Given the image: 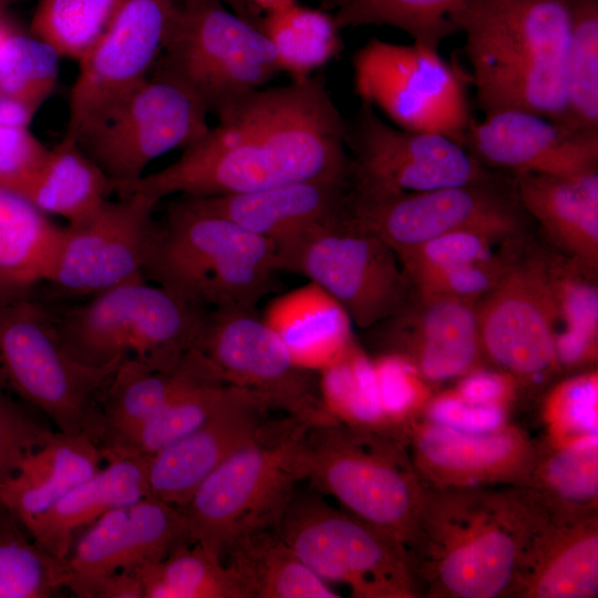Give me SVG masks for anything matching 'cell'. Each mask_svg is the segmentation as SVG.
<instances>
[{
	"mask_svg": "<svg viewBox=\"0 0 598 598\" xmlns=\"http://www.w3.org/2000/svg\"><path fill=\"white\" fill-rule=\"evenodd\" d=\"M281 271L274 244L181 196L155 219L144 277L204 310H257Z\"/></svg>",
	"mask_w": 598,
	"mask_h": 598,
	"instance_id": "obj_4",
	"label": "cell"
},
{
	"mask_svg": "<svg viewBox=\"0 0 598 598\" xmlns=\"http://www.w3.org/2000/svg\"><path fill=\"white\" fill-rule=\"evenodd\" d=\"M61 233L29 200L0 186V276L30 288L45 281Z\"/></svg>",
	"mask_w": 598,
	"mask_h": 598,
	"instance_id": "obj_36",
	"label": "cell"
},
{
	"mask_svg": "<svg viewBox=\"0 0 598 598\" xmlns=\"http://www.w3.org/2000/svg\"><path fill=\"white\" fill-rule=\"evenodd\" d=\"M375 327L383 328L386 352L409 359L425 381L471 372L483 351L471 301L412 291L398 313Z\"/></svg>",
	"mask_w": 598,
	"mask_h": 598,
	"instance_id": "obj_25",
	"label": "cell"
},
{
	"mask_svg": "<svg viewBox=\"0 0 598 598\" xmlns=\"http://www.w3.org/2000/svg\"><path fill=\"white\" fill-rule=\"evenodd\" d=\"M205 357L189 351L172 371H155L133 360H122L100 396L101 440L104 447L152 417L204 365Z\"/></svg>",
	"mask_w": 598,
	"mask_h": 598,
	"instance_id": "obj_33",
	"label": "cell"
},
{
	"mask_svg": "<svg viewBox=\"0 0 598 598\" xmlns=\"http://www.w3.org/2000/svg\"><path fill=\"white\" fill-rule=\"evenodd\" d=\"M450 20L465 37L483 113L522 110L560 122L566 110L564 0H472Z\"/></svg>",
	"mask_w": 598,
	"mask_h": 598,
	"instance_id": "obj_3",
	"label": "cell"
},
{
	"mask_svg": "<svg viewBox=\"0 0 598 598\" xmlns=\"http://www.w3.org/2000/svg\"><path fill=\"white\" fill-rule=\"evenodd\" d=\"M103 460L89 437L54 431L19 471L0 483V505L25 526L87 480Z\"/></svg>",
	"mask_w": 598,
	"mask_h": 598,
	"instance_id": "obj_30",
	"label": "cell"
},
{
	"mask_svg": "<svg viewBox=\"0 0 598 598\" xmlns=\"http://www.w3.org/2000/svg\"><path fill=\"white\" fill-rule=\"evenodd\" d=\"M195 350L226 383L256 391L312 423L332 420L322 405L319 374L293 362L257 310H209Z\"/></svg>",
	"mask_w": 598,
	"mask_h": 598,
	"instance_id": "obj_18",
	"label": "cell"
},
{
	"mask_svg": "<svg viewBox=\"0 0 598 598\" xmlns=\"http://www.w3.org/2000/svg\"><path fill=\"white\" fill-rule=\"evenodd\" d=\"M16 1H19V0H0V11L6 8L7 6L16 2Z\"/></svg>",
	"mask_w": 598,
	"mask_h": 598,
	"instance_id": "obj_59",
	"label": "cell"
},
{
	"mask_svg": "<svg viewBox=\"0 0 598 598\" xmlns=\"http://www.w3.org/2000/svg\"><path fill=\"white\" fill-rule=\"evenodd\" d=\"M223 563L247 598H339L280 537L265 528L235 538Z\"/></svg>",
	"mask_w": 598,
	"mask_h": 598,
	"instance_id": "obj_31",
	"label": "cell"
},
{
	"mask_svg": "<svg viewBox=\"0 0 598 598\" xmlns=\"http://www.w3.org/2000/svg\"><path fill=\"white\" fill-rule=\"evenodd\" d=\"M258 27L270 41L281 72L291 80L313 75L343 50L334 16L298 1L262 14Z\"/></svg>",
	"mask_w": 598,
	"mask_h": 598,
	"instance_id": "obj_35",
	"label": "cell"
},
{
	"mask_svg": "<svg viewBox=\"0 0 598 598\" xmlns=\"http://www.w3.org/2000/svg\"><path fill=\"white\" fill-rule=\"evenodd\" d=\"M89 598H144L143 588L135 569L105 576L93 584Z\"/></svg>",
	"mask_w": 598,
	"mask_h": 598,
	"instance_id": "obj_54",
	"label": "cell"
},
{
	"mask_svg": "<svg viewBox=\"0 0 598 598\" xmlns=\"http://www.w3.org/2000/svg\"><path fill=\"white\" fill-rule=\"evenodd\" d=\"M192 544L183 511L153 496L116 507L86 527L64 558L65 584L76 597L111 574L158 561Z\"/></svg>",
	"mask_w": 598,
	"mask_h": 598,
	"instance_id": "obj_20",
	"label": "cell"
},
{
	"mask_svg": "<svg viewBox=\"0 0 598 598\" xmlns=\"http://www.w3.org/2000/svg\"><path fill=\"white\" fill-rule=\"evenodd\" d=\"M298 466L301 480L409 553L425 488L400 436L337 421L313 423L301 441Z\"/></svg>",
	"mask_w": 598,
	"mask_h": 598,
	"instance_id": "obj_5",
	"label": "cell"
},
{
	"mask_svg": "<svg viewBox=\"0 0 598 598\" xmlns=\"http://www.w3.org/2000/svg\"><path fill=\"white\" fill-rule=\"evenodd\" d=\"M219 1L223 2L225 6L229 7V9L236 14H238L239 17L258 25L261 14L255 11L252 8H250L243 0H219Z\"/></svg>",
	"mask_w": 598,
	"mask_h": 598,
	"instance_id": "obj_56",
	"label": "cell"
},
{
	"mask_svg": "<svg viewBox=\"0 0 598 598\" xmlns=\"http://www.w3.org/2000/svg\"><path fill=\"white\" fill-rule=\"evenodd\" d=\"M48 152L28 126L0 124V186L17 193Z\"/></svg>",
	"mask_w": 598,
	"mask_h": 598,
	"instance_id": "obj_52",
	"label": "cell"
},
{
	"mask_svg": "<svg viewBox=\"0 0 598 598\" xmlns=\"http://www.w3.org/2000/svg\"><path fill=\"white\" fill-rule=\"evenodd\" d=\"M344 215L379 236L396 256L455 231L518 240L532 219L508 178L413 193H369L349 186Z\"/></svg>",
	"mask_w": 598,
	"mask_h": 598,
	"instance_id": "obj_11",
	"label": "cell"
},
{
	"mask_svg": "<svg viewBox=\"0 0 598 598\" xmlns=\"http://www.w3.org/2000/svg\"><path fill=\"white\" fill-rule=\"evenodd\" d=\"M17 193L45 215L61 216L74 225L95 214L113 187L78 141L64 135Z\"/></svg>",
	"mask_w": 598,
	"mask_h": 598,
	"instance_id": "obj_32",
	"label": "cell"
},
{
	"mask_svg": "<svg viewBox=\"0 0 598 598\" xmlns=\"http://www.w3.org/2000/svg\"><path fill=\"white\" fill-rule=\"evenodd\" d=\"M512 241L484 233L455 231L403 251L398 258L411 283L424 275L489 258L496 255L495 245Z\"/></svg>",
	"mask_w": 598,
	"mask_h": 598,
	"instance_id": "obj_48",
	"label": "cell"
},
{
	"mask_svg": "<svg viewBox=\"0 0 598 598\" xmlns=\"http://www.w3.org/2000/svg\"><path fill=\"white\" fill-rule=\"evenodd\" d=\"M568 11L566 110L561 123L598 130V0H564Z\"/></svg>",
	"mask_w": 598,
	"mask_h": 598,
	"instance_id": "obj_40",
	"label": "cell"
},
{
	"mask_svg": "<svg viewBox=\"0 0 598 598\" xmlns=\"http://www.w3.org/2000/svg\"><path fill=\"white\" fill-rule=\"evenodd\" d=\"M598 592L597 515L554 516L533 537L511 594L524 598H592Z\"/></svg>",
	"mask_w": 598,
	"mask_h": 598,
	"instance_id": "obj_26",
	"label": "cell"
},
{
	"mask_svg": "<svg viewBox=\"0 0 598 598\" xmlns=\"http://www.w3.org/2000/svg\"><path fill=\"white\" fill-rule=\"evenodd\" d=\"M518 243L489 258L421 276L411 281L412 290L420 295L476 302L498 281Z\"/></svg>",
	"mask_w": 598,
	"mask_h": 598,
	"instance_id": "obj_49",
	"label": "cell"
},
{
	"mask_svg": "<svg viewBox=\"0 0 598 598\" xmlns=\"http://www.w3.org/2000/svg\"><path fill=\"white\" fill-rule=\"evenodd\" d=\"M420 478L432 488L527 486L539 451L520 430L472 434L415 419L401 430Z\"/></svg>",
	"mask_w": 598,
	"mask_h": 598,
	"instance_id": "obj_21",
	"label": "cell"
},
{
	"mask_svg": "<svg viewBox=\"0 0 598 598\" xmlns=\"http://www.w3.org/2000/svg\"><path fill=\"white\" fill-rule=\"evenodd\" d=\"M53 432L11 394L0 390V483L14 475Z\"/></svg>",
	"mask_w": 598,
	"mask_h": 598,
	"instance_id": "obj_50",
	"label": "cell"
},
{
	"mask_svg": "<svg viewBox=\"0 0 598 598\" xmlns=\"http://www.w3.org/2000/svg\"><path fill=\"white\" fill-rule=\"evenodd\" d=\"M423 409L426 421L465 433L485 434L507 425V409L467 402L454 389L430 398Z\"/></svg>",
	"mask_w": 598,
	"mask_h": 598,
	"instance_id": "obj_51",
	"label": "cell"
},
{
	"mask_svg": "<svg viewBox=\"0 0 598 598\" xmlns=\"http://www.w3.org/2000/svg\"><path fill=\"white\" fill-rule=\"evenodd\" d=\"M124 0H38L31 34L79 61L106 32Z\"/></svg>",
	"mask_w": 598,
	"mask_h": 598,
	"instance_id": "obj_43",
	"label": "cell"
},
{
	"mask_svg": "<svg viewBox=\"0 0 598 598\" xmlns=\"http://www.w3.org/2000/svg\"><path fill=\"white\" fill-rule=\"evenodd\" d=\"M352 69L360 101L393 125L443 134L462 145L473 120L467 91L463 75L439 51L371 38L353 54Z\"/></svg>",
	"mask_w": 598,
	"mask_h": 598,
	"instance_id": "obj_12",
	"label": "cell"
},
{
	"mask_svg": "<svg viewBox=\"0 0 598 598\" xmlns=\"http://www.w3.org/2000/svg\"><path fill=\"white\" fill-rule=\"evenodd\" d=\"M286 271L303 275L323 288L362 329L398 313L413 291L394 250L344 213L311 234Z\"/></svg>",
	"mask_w": 598,
	"mask_h": 598,
	"instance_id": "obj_16",
	"label": "cell"
},
{
	"mask_svg": "<svg viewBox=\"0 0 598 598\" xmlns=\"http://www.w3.org/2000/svg\"><path fill=\"white\" fill-rule=\"evenodd\" d=\"M348 190L349 177H329L247 194L183 197L270 240L280 270H287L311 234L343 215Z\"/></svg>",
	"mask_w": 598,
	"mask_h": 598,
	"instance_id": "obj_24",
	"label": "cell"
},
{
	"mask_svg": "<svg viewBox=\"0 0 598 598\" xmlns=\"http://www.w3.org/2000/svg\"><path fill=\"white\" fill-rule=\"evenodd\" d=\"M472 0H326L341 28L389 25L406 33L414 44L439 51L457 33L450 16Z\"/></svg>",
	"mask_w": 598,
	"mask_h": 598,
	"instance_id": "obj_39",
	"label": "cell"
},
{
	"mask_svg": "<svg viewBox=\"0 0 598 598\" xmlns=\"http://www.w3.org/2000/svg\"><path fill=\"white\" fill-rule=\"evenodd\" d=\"M588 276L574 261L554 262V289L559 323L564 326L556 336L559 365H579L597 357L598 290L586 279Z\"/></svg>",
	"mask_w": 598,
	"mask_h": 598,
	"instance_id": "obj_44",
	"label": "cell"
},
{
	"mask_svg": "<svg viewBox=\"0 0 598 598\" xmlns=\"http://www.w3.org/2000/svg\"><path fill=\"white\" fill-rule=\"evenodd\" d=\"M260 317L293 362L312 372L338 361L354 343L344 308L312 281L274 298Z\"/></svg>",
	"mask_w": 598,
	"mask_h": 598,
	"instance_id": "obj_29",
	"label": "cell"
},
{
	"mask_svg": "<svg viewBox=\"0 0 598 598\" xmlns=\"http://www.w3.org/2000/svg\"><path fill=\"white\" fill-rule=\"evenodd\" d=\"M158 202L138 193L107 200L87 219L62 228L44 282L56 293L89 298L143 279Z\"/></svg>",
	"mask_w": 598,
	"mask_h": 598,
	"instance_id": "obj_19",
	"label": "cell"
},
{
	"mask_svg": "<svg viewBox=\"0 0 598 598\" xmlns=\"http://www.w3.org/2000/svg\"><path fill=\"white\" fill-rule=\"evenodd\" d=\"M518 202L580 269L598 267V168L571 174L513 177Z\"/></svg>",
	"mask_w": 598,
	"mask_h": 598,
	"instance_id": "obj_27",
	"label": "cell"
},
{
	"mask_svg": "<svg viewBox=\"0 0 598 598\" xmlns=\"http://www.w3.org/2000/svg\"><path fill=\"white\" fill-rule=\"evenodd\" d=\"M557 517L596 514L598 498V436L540 452L527 485Z\"/></svg>",
	"mask_w": 598,
	"mask_h": 598,
	"instance_id": "obj_37",
	"label": "cell"
},
{
	"mask_svg": "<svg viewBox=\"0 0 598 598\" xmlns=\"http://www.w3.org/2000/svg\"><path fill=\"white\" fill-rule=\"evenodd\" d=\"M60 59L34 35L9 33L0 51V97L34 114L55 89Z\"/></svg>",
	"mask_w": 598,
	"mask_h": 598,
	"instance_id": "obj_45",
	"label": "cell"
},
{
	"mask_svg": "<svg viewBox=\"0 0 598 598\" xmlns=\"http://www.w3.org/2000/svg\"><path fill=\"white\" fill-rule=\"evenodd\" d=\"M318 374L322 405L332 420L392 433L379 403L372 359L355 341L342 358Z\"/></svg>",
	"mask_w": 598,
	"mask_h": 598,
	"instance_id": "obj_42",
	"label": "cell"
},
{
	"mask_svg": "<svg viewBox=\"0 0 598 598\" xmlns=\"http://www.w3.org/2000/svg\"><path fill=\"white\" fill-rule=\"evenodd\" d=\"M207 115L188 89L154 70L111 116L76 141L113 187L143 176L155 158L198 142L210 127Z\"/></svg>",
	"mask_w": 598,
	"mask_h": 598,
	"instance_id": "obj_15",
	"label": "cell"
},
{
	"mask_svg": "<svg viewBox=\"0 0 598 598\" xmlns=\"http://www.w3.org/2000/svg\"><path fill=\"white\" fill-rule=\"evenodd\" d=\"M117 364L93 368L64 348L53 313L27 296L0 307V390L56 431L101 440L100 396Z\"/></svg>",
	"mask_w": 598,
	"mask_h": 598,
	"instance_id": "obj_8",
	"label": "cell"
},
{
	"mask_svg": "<svg viewBox=\"0 0 598 598\" xmlns=\"http://www.w3.org/2000/svg\"><path fill=\"white\" fill-rule=\"evenodd\" d=\"M462 145L481 164L512 175H571L598 168V130L579 128L522 110L470 123Z\"/></svg>",
	"mask_w": 598,
	"mask_h": 598,
	"instance_id": "obj_23",
	"label": "cell"
},
{
	"mask_svg": "<svg viewBox=\"0 0 598 598\" xmlns=\"http://www.w3.org/2000/svg\"><path fill=\"white\" fill-rule=\"evenodd\" d=\"M255 11L261 16L281 8H285L289 4L297 2L298 0H243Z\"/></svg>",
	"mask_w": 598,
	"mask_h": 598,
	"instance_id": "obj_57",
	"label": "cell"
},
{
	"mask_svg": "<svg viewBox=\"0 0 598 598\" xmlns=\"http://www.w3.org/2000/svg\"><path fill=\"white\" fill-rule=\"evenodd\" d=\"M275 529L318 577L346 585L352 597L417 596L400 540L316 495L295 492Z\"/></svg>",
	"mask_w": 598,
	"mask_h": 598,
	"instance_id": "obj_10",
	"label": "cell"
},
{
	"mask_svg": "<svg viewBox=\"0 0 598 598\" xmlns=\"http://www.w3.org/2000/svg\"><path fill=\"white\" fill-rule=\"evenodd\" d=\"M516 379L507 372L472 370L454 391L465 401L507 409L516 393Z\"/></svg>",
	"mask_w": 598,
	"mask_h": 598,
	"instance_id": "obj_53",
	"label": "cell"
},
{
	"mask_svg": "<svg viewBox=\"0 0 598 598\" xmlns=\"http://www.w3.org/2000/svg\"><path fill=\"white\" fill-rule=\"evenodd\" d=\"M229 388L230 384L221 379L205 358L202 369L152 417L101 447L103 460L112 455L146 457L155 455L206 421L223 402Z\"/></svg>",
	"mask_w": 598,
	"mask_h": 598,
	"instance_id": "obj_34",
	"label": "cell"
},
{
	"mask_svg": "<svg viewBox=\"0 0 598 598\" xmlns=\"http://www.w3.org/2000/svg\"><path fill=\"white\" fill-rule=\"evenodd\" d=\"M548 446L598 436V373L590 371L557 384L544 404Z\"/></svg>",
	"mask_w": 598,
	"mask_h": 598,
	"instance_id": "obj_46",
	"label": "cell"
},
{
	"mask_svg": "<svg viewBox=\"0 0 598 598\" xmlns=\"http://www.w3.org/2000/svg\"><path fill=\"white\" fill-rule=\"evenodd\" d=\"M179 0H124L115 19L79 60L65 135L79 140L103 123L154 70Z\"/></svg>",
	"mask_w": 598,
	"mask_h": 598,
	"instance_id": "obj_17",
	"label": "cell"
},
{
	"mask_svg": "<svg viewBox=\"0 0 598 598\" xmlns=\"http://www.w3.org/2000/svg\"><path fill=\"white\" fill-rule=\"evenodd\" d=\"M272 411L283 412L267 396L230 384L206 421L150 457L148 495L184 507L210 473L266 430Z\"/></svg>",
	"mask_w": 598,
	"mask_h": 598,
	"instance_id": "obj_22",
	"label": "cell"
},
{
	"mask_svg": "<svg viewBox=\"0 0 598 598\" xmlns=\"http://www.w3.org/2000/svg\"><path fill=\"white\" fill-rule=\"evenodd\" d=\"M379 403L389 430L395 434L423 410L430 399L425 380L405 357L384 352L372 359ZM398 435V434H396Z\"/></svg>",
	"mask_w": 598,
	"mask_h": 598,
	"instance_id": "obj_47",
	"label": "cell"
},
{
	"mask_svg": "<svg viewBox=\"0 0 598 598\" xmlns=\"http://www.w3.org/2000/svg\"><path fill=\"white\" fill-rule=\"evenodd\" d=\"M87 480L76 485L52 507L23 528L52 556L64 559L75 532L87 527L105 513L148 496L146 456L112 455L104 458Z\"/></svg>",
	"mask_w": 598,
	"mask_h": 598,
	"instance_id": "obj_28",
	"label": "cell"
},
{
	"mask_svg": "<svg viewBox=\"0 0 598 598\" xmlns=\"http://www.w3.org/2000/svg\"><path fill=\"white\" fill-rule=\"evenodd\" d=\"M0 505V598H51L64 588V559L32 538Z\"/></svg>",
	"mask_w": 598,
	"mask_h": 598,
	"instance_id": "obj_41",
	"label": "cell"
},
{
	"mask_svg": "<svg viewBox=\"0 0 598 598\" xmlns=\"http://www.w3.org/2000/svg\"><path fill=\"white\" fill-rule=\"evenodd\" d=\"M311 424L290 414L274 419L210 473L181 507L192 544L221 558L235 538L275 528L301 481L298 455Z\"/></svg>",
	"mask_w": 598,
	"mask_h": 598,
	"instance_id": "obj_7",
	"label": "cell"
},
{
	"mask_svg": "<svg viewBox=\"0 0 598 598\" xmlns=\"http://www.w3.org/2000/svg\"><path fill=\"white\" fill-rule=\"evenodd\" d=\"M515 247L495 286L475 302L482 350L516 381L532 382L559 363L554 262Z\"/></svg>",
	"mask_w": 598,
	"mask_h": 598,
	"instance_id": "obj_14",
	"label": "cell"
},
{
	"mask_svg": "<svg viewBox=\"0 0 598 598\" xmlns=\"http://www.w3.org/2000/svg\"><path fill=\"white\" fill-rule=\"evenodd\" d=\"M134 569L144 598H247L220 556L199 544Z\"/></svg>",
	"mask_w": 598,
	"mask_h": 598,
	"instance_id": "obj_38",
	"label": "cell"
},
{
	"mask_svg": "<svg viewBox=\"0 0 598 598\" xmlns=\"http://www.w3.org/2000/svg\"><path fill=\"white\" fill-rule=\"evenodd\" d=\"M207 313L143 278L53 317L64 348L82 364L103 368L133 359L166 372L196 348Z\"/></svg>",
	"mask_w": 598,
	"mask_h": 598,
	"instance_id": "obj_6",
	"label": "cell"
},
{
	"mask_svg": "<svg viewBox=\"0 0 598 598\" xmlns=\"http://www.w3.org/2000/svg\"><path fill=\"white\" fill-rule=\"evenodd\" d=\"M154 70L183 84L217 117L281 72L259 27L219 0H179Z\"/></svg>",
	"mask_w": 598,
	"mask_h": 598,
	"instance_id": "obj_9",
	"label": "cell"
},
{
	"mask_svg": "<svg viewBox=\"0 0 598 598\" xmlns=\"http://www.w3.org/2000/svg\"><path fill=\"white\" fill-rule=\"evenodd\" d=\"M30 287L13 282L0 276V307L31 293Z\"/></svg>",
	"mask_w": 598,
	"mask_h": 598,
	"instance_id": "obj_55",
	"label": "cell"
},
{
	"mask_svg": "<svg viewBox=\"0 0 598 598\" xmlns=\"http://www.w3.org/2000/svg\"><path fill=\"white\" fill-rule=\"evenodd\" d=\"M8 35L9 32L0 24V51Z\"/></svg>",
	"mask_w": 598,
	"mask_h": 598,
	"instance_id": "obj_58",
	"label": "cell"
},
{
	"mask_svg": "<svg viewBox=\"0 0 598 598\" xmlns=\"http://www.w3.org/2000/svg\"><path fill=\"white\" fill-rule=\"evenodd\" d=\"M168 166L113 186L162 200L260 192L318 178L350 176L347 120L321 75L256 90Z\"/></svg>",
	"mask_w": 598,
	"mask_h": 598,
	"instance_id": "obj_1",
	"label": "cell"
},
{
	"mask_svg": "<svg viewBox=\"0 0 598 598\" xmlns=\"http://www.w3.org/2000/svg\"><path fill=\"white\" fill-rule=\"evenodd\" d=\"M550 512L527 486L425 489L409 549L432 597L511 594L525 553Z\"/></svg>",
	"mask_w": 598,
	"mask_h": 598,
	"instance_id": "obj_2",
	"label": "cell"
},
{
	"mask_svg": "<svg viewBox=\"0 0 598 598\" xmlns=\"http://www.w3.org/2000/svg\"><path fill=\"white\" fill-rule=\"evenodd\" d=\"M351 188L369 193H413L503 181L464 146L439 133L410 131L382 120L360 101L347 120Z\"/></svg>",
	"mask_w": 598,
	"mask_h": 598,
	"instance_id": "obj_13",
	"label": "cell"
}]
</instances>
